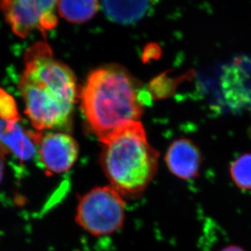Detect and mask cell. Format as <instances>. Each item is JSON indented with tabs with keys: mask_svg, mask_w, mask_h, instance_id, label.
<instances>
[{
	"mask_svg": "<svg viewBox=\"0 0 251 251\" xmlns=\"http://www.w3.org/2000/svg\"><path fill=\"white\" fill-rule=\"evenodd\" d=\"M19 89L36 131L69 128L81 91L74 73L53 57L48 44L36 43L28 49Z\"/></svg>",
	"mask_w": 251,
	"mask_h": 251,
	"instance_id": "6da1fadb",
	"label": "cell"
},
{
	"mask_svg": "<svg viewBox=\"0 0 251 251\" xmlns=\"http://www.w3.org/2000/svg\"><path fill=\"white\" fill-rule=\"evenodd\" d=\"M144 93L141 84L117 65L102 67L90 74L80 99L85 119L99 139L138 121L148 100Z\"/></svg>",
	"mask_w": 251,
	"mask_h": 251,
	"instance_id": "7a4b0ae2",
	"label": "cell"
},
{
	"mask_svg": "<svg viewBox=\"0 0 251 251\" xmlns=\"http://www.w3.org/2000/svg\"><path fill=\"white\" fill-rule=\"evenodd\" d=\"M100 164L111 186L135 199L147 190L159 165V152L150 145L142 124L130 121L100 138Z\"/></svg>",
	"mask_w": 251,
	"mask_h": 251,
	"instance_id": "3957f363",
	"label": "cell"
},
{
	"mask_svg": "<svg viewBox=\"0 0 251 251\" xmlns=\"http://www.w3.org/2000/svg\"><path fill=\"white\" fill-rule=\"evenodd\" d=\"M126 218L123 197L111 185L96 187L81 197L76 222L94 236H105L121 229Z\"/></svg>",
	"mask_w": 251,
	"mask_h": 251,
	"instance_id": "277c9868",
	"label": "cell"
},
{
	"mask_svg": "<svg viewBox=\"0 0 251 251\" xmlns=\"http://www.w3.org/2000/svg\"><path fill=\"white\" fill-rule=\"evenodd\" d=\"M57 1L47 0H6L0 8L12 31L25 38L33 30L44 32L55 28L58 23L55 7Z\"/></svg>",
	"mask_w": 251,
	"mask_h": 251,
	"instance_id": "5b68a950",
	"label": "cell"
},
{
	"mask_svg": "<svg viewBox=\"0 0 251 251\" xmlns=\"http://www.w3.org/2000/svg\"><path fill=\"white\" fill-rule=\"evenodd\" d=\"M78 145L65 133H42L38 144V159L50 173H66L78 157Z\"/></svg>",
	"mask_w": 251,
	"mask_h": 251,
	"instance_id": "8992f818",
	"label": "cell"
},
{
	"mask_svg": "<svg viewBox=\"0 0 251 251\" xmlns=\"http://www.w3.org/2000/svg\"><path fill=\"white\" fill-rule=\"evenodd\" d=\"M42 132L25 130L18 122L0 120V150L12 154L21 162L29 161L38 152Z\"/></svg>",
	"mask_w": 251,
	"mask_h": 251,
	"instance_id": "52a82bcc",
	"label": "cell"
},
{
	"mask_svg": "<svg viewBox=\"0 0 251 251\" xmlns=\"http://www.w3.org/2000/svg\"><path fill=\"white\" fill-rule=\"evenodd\" d=\"M165 162L168 170L176 177L191 180L199 176L201 164V153L191 140L180 138L168 147Z\"/></svg>",
	"mask_w": 251,
	"mask_h": 251,
	"instance_id": "ba28073f",
	"label": "cell"
},
{
	"mask_svg": "<svg viewBox=\"0 0 251 251\" xmlns=\"http://www.w3.org/2000/svg\"><path fill=\"white\" fill-rule=\"evenodd\" d=\"M105 14L110 20L121 24H131L144 17L151 8L148 1H103Z\"/></svg>",
	"mask_w": 251,
	"mask_h": 251,
	"instance_id": "9c48e42d",
	"label": "cell"
},
{
	"mask_svg": "<svg viewBox=\"0 0 251 251\" xmlns=\"http://www.w3.org/2000/svg\"><path fill=\"white\" fill-rule=\"evenodd\" d=\"M100 7L98 1H57V9L60 16L74 23L87 22L95 16Z\"/></svg>",
	"mask_w": 251,
	"mask_h": 251,
	"instance_id": "30bf717a",
	"label": "cell"
},
{
	"mask_svg": "<svg viewBox=\"0 0 251 251\" xmlns=\"http://www.w3.org/2000/svg\"><path fill=\"white\" fill-rule=\"evenodd\" d=\"M230 176L238 189L251 190V154H242L230 166Z\"/></svg>",
	"mask_w": 251,
	"mask_h": 251,
	"instance_id": "8fae6325",
	"label": "cell"
},
{
	"mask_svg": "<svg viewBox=\"0 0 251 251\" xmlns=\"http://www.w3.org/2000/svg\"><path fill=\"white\" fill-rule=\"evenodd\" d=\"M20 115L14 98L0 87V120L19 122Z\"/></svg>",
	"mask_w": 251,
	"mask_h": 251,
	"instance_id": "7c38bea8",
	"label": "cell"
},
{
	"mask_svg": "<svg viewBox=\"0 0 251 251\" xmlns=\"http://www.w3.org/2000/svg\"><path fill=\"white\" fill-rule=\"evenodd\" d=\"M5 153L0 150V184L2 182L5 167Z\"/></svg>",
	"mask_w": 251,
	"mask_h": 251,
	"instance_id": "4fadbf2b",
	"label": "cell"
},
{
	"mask_svg": "<svg viewBox=\"0 0 251 251\" xmlns=\"http://www.w3.org/2000/svg\"><path fill=\"white\" fill-rule=\"evenodd\" d=\"M221 251H247L246 250L243 249L242 247H238V246H235V245H230L227 247H224L223 249Z\"/></svg>",
	"mask_w": 251,
	"mask_h": 251,
	"instance_id": "5bb4252c",
	"label": "cell"
}]
</instances>
